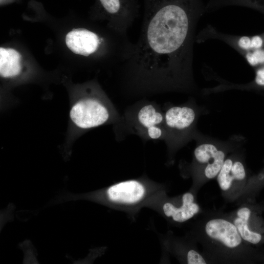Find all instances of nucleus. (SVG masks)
<instances>
[{"mask_svg": "<svg viewBox=\"0 0 264 264\" xmlns=\"http://www.w3.org/2000/svg\"><path fill=\"white\" fill-rule=\"evenodd\" d=\"M119 135L134 134L144 140H164L163 109L154 101L142 100L129 107L119 122Z\"/></svg>", "mask_w": 264, "mask_h": 264, "instance_id": "nucleus-4", "label": "nucleus"}, {"mask_svg": "<svg viewBox=\"0 0 264 264\" xmlns=\"http://www.w3.org/2000/svg\"><path fill=\"white\" fill-rule=\"evenodd\" d=\"M65 42L71 51L85 57L96 54L102 46L108 45L104 37L86 28L72 30L66 34Z\"/></svg>", "mask_w": 264, "mask_h": 264, "instance_id": "nucleus-10", "label": "nucleus"}, {"mask_svg": "<svg viewBox=\"0 0 264 264\" xmlns=\"http://www.w3.org/2000/svg\"><path fill=\"white\" fill-rule=\"evenodd\" d=\"M261 204V205L262 206V207L264 211V200L263 201H261L260 202H259Z\"/></svg>", "mask_w": 264, "mask_h": 264, "instance_id": "nucleus-17", "label": "nucleus"}, {"mask_svg": "<svg viewBox=\"0 0 264 264\" xmlns=\"http://www.w3.org/2000/svg\"><path fill=\"white\" fill-rule=\"evenodd\" d=\"M249 176L242 152L236 150L230 153L216 177L224 200L235 203L246 187Z\"/></svg>", "mask_w": 264, "mask_h": 264, "instance_id": "nucleus-8", "label": "nucleus"}, {"mask_svg": "<svg viewBox=\"0 0 264 264\" xmlns=\"http://www.w3.org/2000/svg\"><path fill=\"white\" fill-rule=\"evenodd\" d=\"M69 118L83 131L110 124H117L121 116L110 100L96 85L88 87L85 92L72 104Z\"/></svg>", "mask_w": 264, "mask_h": 264, "instance_id": "nucleus-3", "label": "nucleus"}, {"mask_svg": "<svg viewBox=\"0 0 264 264\" xmlns=\"http://www.w3.org/2000/svg\"><path fill=\"white\" fill-rule=\"evenodd\" d=\"M162 209L167 217L177 223L188 221L203 210L197 201L196 193L193 191L183 194L179 201L165 202Z\"/></svg>", "mask_w": 264, "mask_h": 264, "instance_id": "nucleus-11", "label": "nucleus"}, {"mask_svg": "<svg viewBox=\"0 0 264 264\" xmlns=\"http://www.w3.org/2000/svg\"><path fill=\"white\" fill-rule=\"evenodd\" d=\"M143 0L139 36L120 65L124 88L139 95L194 91L196 30L205 6L202 0Z\"/></svg>", "mask_w": 264, "mask_h": 264, "instance_id": "nucleus-1", "label": "nucleus"}, {"mask_svg": "<svg viewBox=\"0 0 264 264\" xmlns=\"http://www.w3.org/2000/svg\"><path fill=\"white\" fill-rule=\"evenodd\" d=\"M200 215L192 235L208 264L262 263L264 250L246 242L226 213L203 210Z\"/></svg>", "mask_w": 264, "mask_h": 264, "instance_id": "nucleus-2", "label": "nucleus"}, {"mask_svg": "<svg viewBox=\"0 0 264 264\" xmlns=\"http://www.w3.org/2000/svg\"><path fill=\"white\" fill-rule=\"evenodd\" d=\"M191 100L179 105H165V140L170 152H174L194 139L198 133L196 126L199 116L198 109Z\"/></svg>", "mask_w": 264, "mask_h": 264, "instance_id": "nucleus-6", "label": "nucleus"}, {"mask_svg": "<svg viewBox=\"0 0 264 264\" xmlns=\"http://www.w3.org/2000/svg\"><path fill=\"white\" fill-rule=\"evenodd\" d=\"M241 6L252 8L264 13V0H211L206 5L207 12L226 6Z\"/></svg>", "mask_w": 264, "mask_h": 264, "instance_id": "nucleus-14", "label": "nucleus"}, {"mask_svg": "<svg viewBox=\"0 0 264 264\" xmlns=\"http://www.w3.org/2000/svg\"><path fill=\"white\" fill-rule=\"evenodd\" d=\"M263 45H264V40L262 37L258 35L254 36L253 37H251L250 46L249 49L247 51L260 48L262 47Z\"/></svg>", "mask_w": 264, "mask_h": 264, "instance_id": "nucleus-15", "label": "nucleus"}, {"mask_svg": "<svg viewBox=\"0 0 264 264\" xmlns=\"http://www.w3.org/2000/svg\"><path fill=\"white\" fill-rule=\"evenodd\" d=\"M97 7L108 18L111 29L127 36V31L140 13L137 0H97Z\"/></svg>", "mask_w": 264, "mask_h": 264, "instance_id": "nucleus-9", "label": "nucleus"}, {"mask_svg": "<svg viewBox=\"0 0 264 264\" xmlns=\"http://www.w3.org/2000/svg\"><path fill=\"white\" fill-rule=\"evenodd\" d=\"M226 213L242 238L251 245L262 248L264 245V212L256 200L243 202Z\"/></svg>", "mask_w": 264, "mask_h": 264, "instance_id": "nucleus-7", "label": "nucleus"}, {"mask_svg": "<svg viewBox=\"0 0 264 264\" xmlns=\"http://www.w3.org/2000/svg\"><path fill=\"white\" fill-rule=\"evenodd\" d=\"M21 55L12 48H0V74L5 78L18 76L22 70Z\"/></svg>", "mask_w": 264, "mask_h": 264, "instance_id": "nucleus-13", "label": "nucleus"}, {"mask_svg": "<svg viewBox=\"0 0 264 264\" xmlns=\"http://www.w3.org/2000/svg\"><path fill=\"white\" fill-rule=\"evenodd\" d=\"M255 83L259 86H264V66L257 70Z\"/></svg>", "mask_w": 264, "mask_h": 264, "instance_id": "nucleus-16", "label": "nucleus"}, {"mask_svg": "<svg viewBox=\"0 0 264 264\" xmlns=\"http://www.w3.org/2000/svg\"><path fill=\"white\" fill-rule=\"evenodd\" d=\"M262 264H264V251L263 253V256Z\"/></svg>", "mask_w": 264, "mask_h": 264, "instance_id": "nucleus-18", "label": "nucleus"}, {"mask_svg": "<svg viewBox=\"0 0 264 264\" xmlns=\"http://www.w3.org/2000/svg\"><path fill=\"white\" fill-rule=\"evenodd\" d=\"M144 186L135 180L125 181L109 188L107 194L109 199L114 202L132 204L138 202L144 197Z\"/></svg>", "mask_w": 264, "mask_h": 264, "instance_id": "nucleus-12", "label": "nucleus"}, {"mask_svg": "<svg viewBox=\"0 0 264 264\" xmlns=\"http://www.w3.org/2000/svg\"><path fill=\"white\" fill-rule=\"evenodd\" d=\"M197 141L193 153L191 173L195 193L205 183L217 177L227 156L236 150V147L227 142L203 138L197 133Z\"/></svg>", "mask_w": 264, "mask_h": 264, "instance_id": "nucleus-5", "label": "nucleus"}]
</instances>
